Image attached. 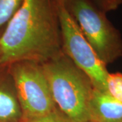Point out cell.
<instances>
[{"label":"cell","mask_w":122,"mask_h":122,"mask_svg":"<svg viewBox=\"0 0 122 122\" xmlns=\"http://www.w3.org/2000/svg\"><path fill=\"white\" fill-rule=\"evenodd\" d=\"M90 122H119L122 121V103L107 92L94 87L88 105Z\"/></svg>","instance_id":"7"},{"label":"cell","mask_w":122,"mask_h":122,"mask_svg":"<svg viewBox=\"0 0 122 122\" xmlns=\"http://www.w3.org/2000/svg\"><path fill=\"white\" fill-rule=\"evenodd\" d=\"M20 122H72L68 118L65 117L58 109L54 110L52 113L46 115L39 117L32 118L22 119Z\"/></svg>","instance_id":"10"},{"label":"cell","mask_w":122,"mask_h":122,"mask_svg":"<svg viewBox=\"0 0 122 122\" xmlns=\"http://www.w3.org/2000/svg\"><path fill=\"white\" fill-rule=\"evenodd\" d=\"M57 109L72 122H90L91 80L62 52L41 64Z\"/></svg>","instance_id":"2"},{"label":"cell","mask_w":122,"mask_h":122,"mask_svg":"<svg viewBox=\"0 0 122 122\" xmlns=\"http://www.w3.org/2000/svg\"></svg>","instance_id":"12"},{"label":"cell","mask_w":122,"mask_h":122,"mask_svg":"<svg viewBox=\"0 0 122 122\" xmlns=\"http://www.w3.org/2000/svg\"><path fill=\"white\" fill-rule=\"evenodd\" d=\"M62 51L91 80L94 88L107 92L109 72L71 16L63 0H56Z\"/></svg>","instance_id":"5"},{"label":"cell","mask_w":122,"mask_h":122,"mask_svg":"<svg viewBox=\"0 0 122 122\" xmlns=\"http://www.w3.org/2000/svg\"><path fill=\"white\" fill-rule=\"evenodd\" d=\"M65 8L85 38L106 65L122 56V39L119 30L92 0H63Z\"/></svg>","instance_id":"3"},{"label":"cell","mask_w":122,"mask_h":122,"mask_svg":"<svg viewBox=\"0 0 122 122\" xmlns=\"http://www.w3.org/2000/svg\"></svg>","instance_id":"14"},{"label":"cell","mask_w":122,"mask_h":122,"mask_svg":"<svg viewBox=\"0 0 122 122\" xmlns=\"http://www.w3.org/2000/svg\"><path fill=\"white\" fill-rule=\"evenodd\" d=\"M107 92L122 103V73H109L107 79Z\"/></svg>","instance_id":"9"},{"label":"cell","mask_w":122,"mask_h":122,"mask_svg":"<svg viewBox=\"0 0 122 122\" xmlns=\"http://www.w3.org/2000/svg\"><path fill=\"white\" fill-rule=\"evenodd\" d=\"M23 0H0V33L20 7Z\"/></svg>","instance_id":"8"},{"label":"cell","mask_w":122,"mask_h":122,"mask_svg":"<svg viewBox=\"0 0 122 122\" xmlns=\"http://www.w3.org/2000/svg\"><path fill=\"white\" fill-rule=\"evenodd\" d=\"M7 66L24 119L44 116L57 109L41 63L22 61Z\"/></svg>","instance_id":"4"},{"label":"cell","mask_w":122,"mask_h":122,"mask_svg":"<svg viewBox=\"0 0 122 122\" xmlns=\"http://www.w3.org/2000/svg\"><path fill=\"white\" fill-rule=\"evenodd\" d=\"M22 119V111L8 66L0 65V122H20Z\"/></svg>","instance_id":"6"},{"label":"cell","mask_w":122,"mask_h":122,"mask_svg":"<svg viewBox=\"0 0 122 122\" xmlns=\"http://www.w3.org/2000/svg\"><path fill=\"white\" fill-rule=\"evenodd\" d=\"M62 52L56 0H23L0 33V65L42 64Z\"/></svg>","instance_id":"1"},{"label":"cell","mask_w":122,"mask_h":122,"mask_svg":"<svg viewBox=\"0 0 122 122\" xmlns=\"http://www.w3.org/2000/svg\"></svg>","instance_id":"13"},{"label":"cell","mask_w":122,"mask_h":122,"mask_svg":"<svg viewBox=\"0 0 122 122\" xmlns=\"http://www.w3.org/2000/svg\"><path fill=\"white\" fill-rule=\"evenodd\" d=\"M92 1L105 13L116 10L122 4V0H92Z\"/></svg>","instance_id":"11"}]
</instances>
